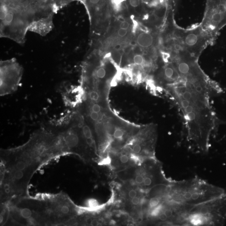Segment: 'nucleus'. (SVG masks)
Wrapping results in <instances>:
<instances>
[{
  "instance_id": "1",
  "label": "nucleus",
  "mask_w": 226,
  "mask_h": 226,
  "mask_svg": "<svg viewBox=\"0 0 226 226\" xmlns=\"http://www.w3.org/2000/svg\"><path fill=\"white\" fill-rule=\"evenodd\" d=\"M67 155L61 135L49 128L36 131L20 146L1 150V204L29 195V185L36 171Z\"/></svg>"
},
{
  "instance_id": "2",
  "label": "nucleus",
  "mask_w": 226,
  "mask_h": 226,
  "mask_svg": "<svg viewBox=\"0 0 226 226\" xmlns=\"http://www.w3.org/2000/svg\"><path fill=\"white\" fill-rule=\"evenodd\" d=\"M210 83L205 74L201 72L179 73L176 79L164 84L183 114L188 140L204 153L208 151L211 135L216 125L209 102Z\"/></svg>"
},
{
  "instance_id": "3",
  "label": "nucleus",
  "mask_w": 226,
  "mask_h": 226,
  "mask_svg": "<svg viewBox=\"0 0 226 226\" xmlns=\"http://www.w3.org/2000/svg\"><path fill=\"white\" fill-rule=\"evenodd\" d=\"M79 208L63 192L30 195L8 205L6 225L72 226L79 224Z\"/></svg>"
},
{
  "instance_id": "4",
  "label": "nucleus",
  "mask_w": 226,
  "mask_h": 226,
  "mask_svg": "<svg viewBox=\"0 0 226 226\" xmlns=\"http://www.w3.org/2000/svg\"><path fill=\"white\" fill-rule=\"evenodd\" d=\"M136 21L129 16H115L103 36L97 40L98 50L107 54L117 65L135 46Z\"/></svg>"
},
{
  "instance_id": "5",
  "label": "nucleus",
  "mask_w": 226,
  "mask_h": 226,
  "mask_svg": "<svg viewBox=\"0 0 226 226\" xmlns=\"http://www.w3.org/2000/svg\"><path fill=\"white\" fill-rule=\"evenodd\" d=\"M163 34L166 45L170 50L198 60L215 38L204 30L200 24L188 29L179 27L174 18L168 22Z\"/></svg>"
},
{
  "instance_id": "6",
  "label": "nucleus",
  "mask_w": 226,
  "mask_h": 226,
  "mask_svg": "<svg viewBox=\"0 0 226 226\" xmlns=\"http://www.w3.org/2000/svg\"><path fill=\"white\" fill-rule=\"evenodd\" d=\"M226 193L223 188L198 178L187 180L172 181L165 188L166 199L186 205H198Z\"/></svg>"
},
{
  "instance_id": "7",
  "label": "nucleus",
  "mask_w": 226,
  "mask_h": 226,
  "mask_svg": "<svg viewBox=\"0 0 226 226\" xmlns=\"http://www.w3.org/2000/svg\"><path fill=\"white\" fill-rule=\"evenodd\" d=\"M184 226H223L226 222V193L195 206L185 205Z\"/></svg>"
},
{
  "instance_id": "8",
  "label": "nucleus",
  "mask_w": 226,
  "mask_h": 226,
  "mask_svg": "<svg viewBox=\"0 0 226 226\" xmlns=\"http://www.w3.org/2000/svg\"><path fill=\"white\" fill-rule=\"evenodd\" d=\"M88 11L92 36L101 38L109 27L114 15L111 0H82Z\"/></svg>"
},
{
  "instance_id": "9",
  "label": "nucleus",
  "mask_w": 226,
  "mask_h": 226,
  "mask_svg": "<svg viewBox=\"0 0 226 226\" xmlns=\"http://www.w3.org/2000/svg\"><path fill=\"white\" fill-rule=\"evenodd\" d=\"M1 96L14 93L17 89L23 74V69L15 59L1 62Z\"/></svg>"
},
{
  "instance_id": "10",
  "label": "nucleus",
  "mask_w": 226,
  "mask_h": 226,
  "mask_svg": "<svg viewBox=\"0 0 226 226\" xmlns=\"http://www.w3.org/2000/svg\"><path fill=\"white\" fill-rule=\"evenodd\" d=\"M53 24L52 15L36 19L29 26L28 30L44 36L52 30Z\"/></svg>"
},
{
  "instance_id": "11",
  "label": "nucleus",
  "mask_w": 226,
  "mask_h": 226,
  "mask_svg": "<svg viewBox=\"0 0 226 226\" xmlns=\"http://www.w3.org/2000/svg\"><path fill=\"white\" fill-rule=\"evenodd\" d=\"M115 124L113 126L110 135L112 137L113 140L119 143L126 139L127 135V126L122 125V123H119L118 125Z\"/></svg>"
},
{
  "instance_id": "12",
  "label": "nucleus",
  "mask_w": 226,
  "mask_h": 226,
  "mask_svg": "<svg viewBox=\"0 0 226 226\" xmlns=\"http://www.w3.org/2000/svg\"><path fill=\"white\" fill-rule=\"evenodd\" d=\"M161 199L157 197H153L150 199L148 202V207L150 209L157 207L161 203Z\"/></svg>"
},
{
  "instance_id": "13",
  "label": "nucleus",
  "mask_w": 226,
  "mask_h": 226,
  "mask_svg": "<svg viewBox=\"0 0 226 226\" xmlns=\"http://www.w3.org/2000/svg\"><path fill=\"white\" fill-rule=\"evenodd\" d=\"M144 175H143V173H142V170H141L140 172L138 174H137V175L135 177V182L137 184V185H139L141 187L142 184H143V181H144Z\"/></svg>"
},
{
  "instance_id": "14",
  "label": "nucleus",
  "mask_w": 226,
  "mask_h": 226,
  "mask_svg": "<svg viewBox=\"0 0 226 226\" xmlns=\"http://www.w3.org/2000/svg\"><path fill=\"white\" fill-rule=\"evenodd\" d=\"M130 157L126 153H122L119 157V162L123 165L126 164L130 161Z\"/></svg>"
},
{
  "instance_id": "15",
  "label": "nucleus",
  "mask_w": 226,
  "mask_h": 226,
  "mask_svg": "<svg viewBox=\"0 0 226 226\" xmlns=\"http://www.w3.org/2000/svg\"><path fill=\"white\" fill-rule=\"evenodd\" d=\"M138 196V192L134 189H132L129 190L128 192V197L130 199L137 197Z\"/></svg>"
},
{
  "instance_id": "16",
  "label": "nucleus",
  "mask_w": 226,
  "mask_h": 226,
  "mask_svg": "<svg viewBox=\"0 0 226 226\" xmlns=\"http://www.w3.org/2000/svg\"><path fill=\"white\" fill-rule=\"evenodd\" d=\"M131 202L132 204L133 205L137 206L140 203V198L137 196V197H135L131 199Z\"/></svg>"
},
{
  "instance_id": "17",
  "label": "nucleus",
  "mask_w": 226,
  "mask_h": 226,
  "mask_svg": "<svg viewBox=\"0 0 226 226\" xmlns=\"http://www.w3.org/2000/svg\"><path fill=\"white\" fill-rule=\"evenodd\" d=\"M111 121H112V120H111V119H110V121H109V122H108V123H107V124H106L105 126H104L105 127H104V128H104V129H105H105L106 130V129H107V127L108 124H109V123H110V122H111ZM92 129H93V128H92ZM100 129H101V128H99V129H93V131H94V132L95 133H96L97 132H98V131L100 130ZM101 130H102V128H101Z\"/></svg>"
},
{
  "instance_id": "18",
  "label": "nucleus",
  "mask_w": 226,
  "mask_h": 226,
  "mask_svg": "<svg viewBox=\"0 0 226 226\" xmlns=\"http://www.w3.org/2000/svg\"><path fill=\"white\" fill-rule=\"evenodd\" d=\"M39 1H40L41 2H42V3L45 4V3H47V2H48L49 0H39Z\"/></svg>"
},
{
  "instance_id": "19",
  "label": "nucleus",
  "mask_w": 226,
  "mask_h": 226,
  "mask_svg": "<svg viewBox=\"0 0 226 226\" xmlns=\"http://www.w3.org/2000/svg\"><path fill=\"white\" fill-rule=\"evenodd\" d=\"M182 212H183V211H182Z\"/></svg>"
}]
</instances>
